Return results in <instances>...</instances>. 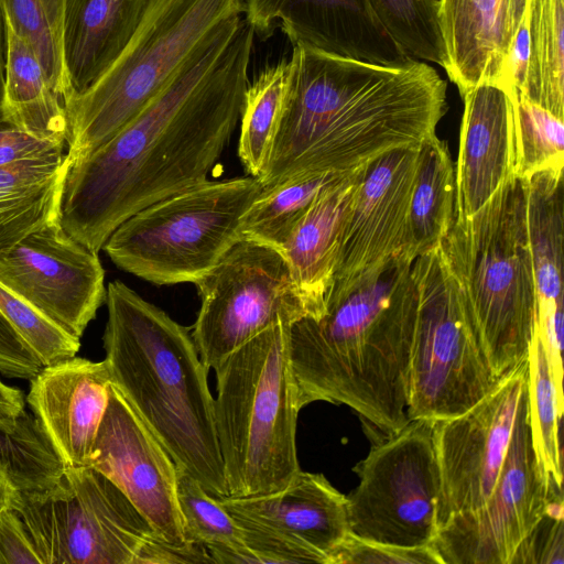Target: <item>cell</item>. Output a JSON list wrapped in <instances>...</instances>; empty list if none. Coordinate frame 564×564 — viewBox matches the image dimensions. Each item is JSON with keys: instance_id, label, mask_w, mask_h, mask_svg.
I'll use <instances>...</instances> for the list:
<instances>
[{"instance_id": "17", "label": "cell", "mask_w": 564, "mask_h": 564, "mask_svg": "<svg viewBox=\"0 0 564 564\" xmlns=\"http://www.w3.org/2000/svg\"><path fill=\"white\" fill-rule=\"evenodd\" d=\"M113 482L155 533L184 545L175 460L112 383L87 465Z\"/></svg>"}, {"instance_id": "39", "label": "cell", "mask_w": 564, "mask_h": 564, "mask_svg": "<svg viewBox=\"0 0 564 564\" xmlns=\"http://www.w3.org/2000/svg\"><path fill=\"white\" fill-rule=\"evenodd\" d=\"M563 564V491L554 479L546 512L519 546L511 564Z\"/></svg>"}, {"instance_id": "49", "label": "cell", "mask_w": 564, "mask_h": 564, "mask_svg": "<svg viewBox=\"0 0 564 564\" xmlns=\"http://www.w3.org/2000/svg\"><path fill=\"white\" fill-rule=\"evenodd\" d=\"M528 0H509L511 13H512V21H513V28L514 32L519 25V22L521 21V18L523 15V12L525 10Z\"/></svg>"}, {"instance_id": "23", "label": "cell", "mask_w": 564, "mask_h": 564, "mask_svg": "<svg viewBox=\"0 0 564 564\" xmlns=\"http://www.w3.org/2000/svg\"><path fill=\"white\" fill-rule=\"evenodd\" d=\"M149 0H66L64 106L95 85L134 35Z\"/></svg>"}, {"instance_id": "7", "label": "cell", "mask_w": 564, "mask_h": 564, "mask_svg": "<svg viewBox=\"0 0 564 564\" xmlns=\"http://www.w3.org/2000/svg\"><path fill=\"white\" fill-rule=\"evenodd\" d=\"M245 10L246 0H149L116 63L87 91L65 104L70 162L112 139Z\"/></svg>"}, {"instance_id": "16", "label": "cell", "mask_w": 564, "mask_h": 564, "mask_svg": "<svg viewBox=\"0 0 564 564\" xmlns=\"http://www.w3.org/2000/svg\"><path fill=\"white\" fill-rule=\"evenodd\" d=\"M420 148L397 149L366 165L343 227L325 302L345 296L404 253Z\"/></svg>"}, {"instance_id": "3", "label": "cell", "mask_w": 564, "mask_h": 564, "mask_svg": "<svg viewBox=\"0 0 564 564\" xmlns=\"http://www.w3.org/2000/svg\"><path fill=\"white\" fill-rule=\"evenodd\" d=\"M414 260L404 253L319 318L290 325L289 354L301 408L325 401L357 412L377 437L406 425L415 324Z\"/></svg>"}, {"instance_id": "13", "label": "cell", "mask_w": 564, "mask_h": 564, "mask_svg": "<svg viewBox=\"0 0 564 564\" xmlns=\"http://www.w3.org/2000/svg\"><path fill=\"white\" fill-rule=\"evenodd\" d=\"M552 479L533 446L525 390L490 497L481 507L453 516L436 532L432 546L443 564H511L546 512Z\"/></svg>"}, {"instance_id": "36", "label": "cell", "mask_w": 564, "mask_h": 564, "mask_svg": "<svg viewBox=\"0 0 564 564\" xmlns=\"http://www.w3.org/2000/svg\"><path fill=\"white\" fill-rule=\"evenodd\" d=\"M388 34L413 58L445 68L438 0H367Z\"/></svg>"}, {"instance_id": "32", "label": "cell", "mask_w": 564, "mask_h": 564, "mask_svg": "<svg viewBox=\"0 0 564 564\" xmlns=\"http://www.w3.org/2000/svg\"><path fill=\"white\" fill-rule=\"evenodd\" d=\"M289 61L265 68L247 87L240 115L238 155L250 176L262 173L276 131L288 85Z\"/></svg>"}, {"instance_id": "9", "label": "cell", "mask_w": 564, "mask_h": 564, "mask_svg": "<svg viewBox=\"0 0 564 564\" xmlns=\"http://www.w3.org/2000/svg\"><path fill=\"white\" fill-rule=\"evenodd\" d=\"M416 311L409 371V420L463 414L499 380L481 348L441 248L412 264Z\"/></svg>"}, {"instance_id": "25", "label": "cell", "mask_w": 564, "mask_h": 564, "mask_svg": "<svg viewBox=\"0 0 564 564\" xmlns=\"http://www.w3.org/2000/svg\"><path fill=\"white\" fill-rule=\"evenodd\" d=\"M70 164L61 151L0 166V252L58 218Z\"/></svg>"}, {"instance_id": "30", "label": "cell", "mask_w": 564, "mask_h": 564, "mask_svg": "<svg viewBox=\"0 0 564 564\" xmlns=\"http://www.w3.org/2000/svg\"><path fill=\"white\" fill-rule=\"evenodd\" d=\"M530 59L519 91L564 118V0H528Z\"/></svg>"}, {"instance_id": "41", "label": "cell", "mask_w": 564, "mask_h": 564, "mask_svg": "<svg viewBox=\"0 0 564 564\" xmlns=\"http://www.w3.org/2000/svg\"><path fill=\"white\" fill-rule=\"evenodd\" d=\"M534 332L545 350L550 371L561 402L563 398V303L535 307Z\"/></svg>"}, {"instance_id": "10", "label": "cell", "mask_w": 564, "mask_h": 564, "mask_svg": "<svg viewBox=\"0 0 564 564\" xmlns=\"http://www.w3.org/2000/svg\"><path fill=\"white\" fill-rule=\"evenodd\" d=\"M13 510L41 564H145L160 538L124 494L89 466L65 467L51 486L19 491Z\"/></svg>"}, {"instance_id": "5", "label": "cell", "mask_w": 564, "mask_h": 564, "mask_svg": "<svg viewBox=\"0 0 564 564\" xmlns=\"http://www.w3.org/2000/svg\"><path fill=\"white\" fill-rule=\"evenodd\" d=\"M440 248L500 380L527 361L534 333L524 180L508 181L470 217H453Z\"/></svg>"}, {"instance_id": "11", "label": "cell", "mask_w": 564, "mask_h": 564, "mask_svg": "<svg viewBox=\"0 0 564 564\" xmlns=\"http://www.w3.org/2000/svg\"><path fill=\"white\" fill-rule=\"evenodd\" d=\"M352 470L359 482L346 496L350 534L403 547L432 545L440 489L433 421L410 420L378 437Z\"/></svg>"}, {"instance_id": "44", "label": "cell", "mask_w": 564, "mask_h": 564, "mask_svg": "<svg viewBox=\"0 0 564 564\" xmlns=\"http://www.w3.org/2000/svg\"><path fill=\"white\" fill-rule=\"evenodd\" d=\"M61 151H66L65 144L35 138L7 120L0 123V166Z\"/></svg>"}, {"instance_id": "34", "label": "cell", "mask_w": 564, "mask_h": 564, "mask_svg": "<svg viewBox=\"0 0 564 564\" xmlns=\"http://www.w3.org/2000/svg\"><path fill=\"white\" fill-rule=\"evenodd\" d=\"M65 1L0 0L4 26L32 48L50 85L62 99L65 91L62 54Z\"/></svg>"}, {"instance_id": "38", "label": "cell", "mask_w": 564, "mask_h": 564, "mask_svg": "<svg viewBox=\"0 0 564 564\" xmlns=\"http://www.w3.org/2000/svg\"><path fill=\"white\" fill-rule=\"evenodd\" d=\"M0 313L43 366L76 356L80 339L70 335L0 282Z\"/></svg>"}, {"instance_id": "15", "label": "cell", "mask_w": 564, "mask_h": 564, "mask_svg": "<svg viewBox=\"0 0 564 564\" xmlns=\"http://www.w3.org/2000/svg\"><path fill=\"white\" fill-rule=\"evenodd\" d=\"M0 282L79 339L106 301L98 252L58 218L0 252Z\"/></svg>"}, {"instance_id": "21", "label": "cell", "mask_w": 564, "mask_h": 564, "mask_svg": "<svg viewBox=\"0 0 564 564\" xmlns=\"http://www.w3.org/2000/svg\"><path fill=\"white\" fill-rule=\"evenodd\" d=\"M219 500L234 518L311 551L322 564H330L349 533L347 498L323 474L300 470L280 490Z\"/></svg>"}, {"instance_id": "4", "label": "cell", "mask_w": 564, "mask_h": 564, "mask_svg": "<svg viewBox=\"0 0 564 564\" xmlns=\"http://www.w3.org/2000/svg\"><path fill=\"white\" fill-rule=\"evenodd\" d=\"M104 348L112 383L175 460L218 498L229 496L208 369L189 328L121 281L106 290Z\"/></svg>"}, {"instance_id": "20", "label": "cell", "mask_w": 564, "mask_h": 564, "mask_svg": "<svg viewBox=\"0 0 564 564\" xmlns=\"http://www.w3.org/2000/svg\"><path fill=\"white\" fill-rule=\"evenodd\" d=\"M30 381L26 402L64 467L86 466L110 399L107 361L74 356Z\"/></svg>"}, {"instance_id": "24", "label": "cell", "mask_w": 564, "mask_h": 564, "mask_svg": "<svg viewBox=\"0 0 564 564\" xmlns=\"http://www.w3.org/2000/svg\"><path fill=\"white\" fill-rule=\"evenodd\" d=\"M365 167L346 174L324 191L295 226L283 248L292 279L313 318H319L324 313L343 227Z\"/></svg>"}, {"instance_id": "1", "label": "cell", "mask_w": 564, "mask_h": 564, "mask_svg": "<svg viewBox=\"0 0 564 564\" xmlns=\"http://www.w3.org/2000/svg\"><path fill=\"white\" fill-rule=\"evenodd\" d=\"M253 29L228 22L112 139L65 177L59 223L99 252L142 208L207 178L241 115Z\"/></svg>"}, {"instance_id": "14", "label": "cell", "mask_w": 564, "mask_h": 564, "mask_svg": "<svg viewBox=\"0 0 564 564\" xmlns=\"http://www.w3.org/2000/svg\"><path fill=\"white\" fill-rule=\"evenodd\" d=\"M527 378L525 361L463 414L433 421L440 469L437 530L490 497L506 460Z\"/></svg>"}, {"instance_id": "31", "label": "cell", "mask_w": 564, "mask_h": 564, "mask_svg": "<svg viewBox=\"0 0 564 564\" xmlns=\"http://www.w3.org/2000/svg\"><path fill=\"white\" fill-rule=\"evenodd\" d=\"M177 503L185 541L205 546L213 563H236L245 550L241 527L218 498L181 469Z\"/></svg>"}, {"instance_id": "42", "label": "cell", "mask_w": 564, "mask_h": 564, "mask_svg": "<svg viewBox=\"0 0 564 564\" xmlns=\"http://www.w3.org/2000/svg\"><path fill=\"white\" fill-rule=\"evenodd\" d=\"M42 362L0 313V372L8 378L32 379Z\"/></svg>"}, {"instance_id": "48", "label": "cell", "mask_w": 564, "mask_h": 564, "mask_svg": "<svg viewBox=\"0 0 564 564\" xmlns=\"http://www.w3.org/2000/svg\"><path fill=\"white\" fill-rule=\"evenodd\" d=\"M4 66H6V33L4 22L0 12V123L4 121Z\"/></svg>"}, {"instance_id": "40", "label": "cell", "mask_w": 564, "mask_h": 564, "mask_svg": "<svg viewBox=\"0 0 564 564\" xmlns=\"http://www.w3.org/2000/svg\"><path fill=\"white\" fill-rule=\"evenodd\" d=\"M330 564H443L430 546L403 547L358 539L348 533L330 557Z\"/></svg>"}, {"instance_id": "37", "label": "cell", "mask_w": 564, "mask_h": 564, "mask_svg": "<svg viewBox=\"0 0 564 564\" xmlns=\"http://www.w3.org/2000/svg\"><path fill=\"white\" fill-rule=\"evenodd\" d=\"M516 176L528 178L534 173L564 165V118L532 102L516 89Z\"/></svg>"}, {"instance_id": "8", "label": "cell", "mask_w": 564, "mask_h": 564, "mask_svg": "<svg viewBox=\"0 0 564 564\" xmlns=\"http://www.w3.org/2000/svg\"><path fill=\"white\" fill-rule=\"evenodd\" d=\"M261 192L253 176L206 180L127 218L102 249L151 283H195L241 239L240 220Z\"/></svg>"}, {"instance_id": "12", "label": "cell", "mask_w": 564, "mask_h": 564, "mask_svg": "<svg viewBox=\"0 0 564 564\" xmlns=\"http://www.w3.org/2000/svg\"><path fill=\"white\" fill-rule=\"evenodd\" d=\"M194 284L202 305L192 337L208 370L273 324L308 316L283 253L251 240L237 241Z\"/></svg>"}, {"instance_id": "33", "label": "cell", "mask_w": 564, "mask_h": 564, "mask_svg": "<svg viewBox=\"0 0 564 564\" xmlns=\"http://www.w3.org/2000/svg\"><path fill=\"white\" fill-rule=\"evenodd\" d=\"M527 368L533 446L546 473L562 485L561 420L564 403L558 399L545 350L535 332L528 351Z\"/></svg>"}, {"instance_id": "35", "label": "cell", "mask_w": 564, "mask_h": 564, "mask_svg": "<svg viewBox=\"0 0 564 564\" xmlns=\"http://www.w3.org/2000/svg\"><path fill=\"white\" fill-rule=\"evenodd\" d=\"M0 468L24 491L51 486L65 467L40 422L24 411L14 429L0 427Z\"/></svg>"}, {"instance_id": "18", "label": "cell", "mask_w": 564, "mask_h": 564, "mask_svg": "<svg viewBox=\"0 0 564 564\" xmlns=\"http://www.w3.org/2000/svg\"><path fill=\"white\" fill-rule=\"evenodd\" d=\"M245 20L263 40L280 28L292 45L404 67L410 56L383 29L367 0H246Z\"/></svg>"}, {"instance_id": "46", "label": "cell", "mask_w": 564, "mask_h": 564, "mask_svg": "<svg viewBox=\"0 0 564 564\" xmlns=\"http://www.w3.org/2000/svg\"><path fill=\"white\" fill-rule=\"evenodd\" d=\"M25 411V399L21 390L0 380V427L14 429Z\"/></svg>"}, {"instance_id": "26", "label": "cell", "mask_w": 564, "mask_h": 564, "mask_svg": "<svg viewBox=\"0 0 564 564\" xmlns=\"http://www.w3.org/2000/svg\"><path fill=\"white\" fill-rule=\"evenodd\" d=\"M6 33L4 120L29 134L66 145L67 117L32 48L10 29Z\"/></svg>"}, {"instance_id": "43", "label": "cell", "mask_w": 564, "mask_h": 564, "mask_svg": "<svg viewBox=\"0 0 564 564\" xmlns=\"http://www.w3.org/2000/svg\"><path fill=\"white\" fill-rule=\"evenodd\" d=\"M0 564H41L30 534L18 513H0Z\"/></svg>"}, {"instance_id": "27", "label": "cell", "mask_w": 564, "mask_h": 564, "mask_svg": "<svg viewBox=\"0 0 564 564\" xmlns=\"http://www.w3.org/2000/svg\"><path fill=\"white\" fill-rule=\"evenodd\" d=\"M525 227L535 285V307L563 303V171L524 180Z\"/></svg>"}, {"instance_id": "22", "label": "cell", "mask_w": 564, "mask_h": 564, "mask_svg": "<svg viewBox=\"0 0 564 564\" xmlns=\"http://www.w3.org/2000/svg\"><path fill=\"white\" fill-rule=\"evenodd\" d=\"M445 72L460 97L482 83L506 80L514 34L509 0H438Z\"/></svg>"}, {"instance_id": "45", "label": "cell", "mask_w": 564, "mask_h": 564, "mask_svg": "<svg viewBox=\"0 0 564 564\" xmlns=\"http://www.w3.org/2000/svg\"><path fill=\"white\" fill-rule=\"evenodd\" d=\"M530 59L529 12L525 10L513 34L506 67V80L512 84L518 91L525 85L528 65Z\"/></svg>"}, {"instance_id": "19", "label": "cell", "mask_w": 564, "mask_h": 564, "mask_svg": "<svg viewBox=\"0 0 564 564\" xmlns=\"http://www.w3.org/2000/svg\"><path fill=\"white\" fill-rule=\"evenodd\" d=\"M516 87L482 83L463 97L454 217L467 218L516 177Z\"/></svg>"}, {"instance_id": "29", "label": "cell", "mask_w": 564, "mask_h": 564, "mask_svg": "<svg viewBox=\"0 0 564 564\" xmlns=\"http://www.w3.org/2000/svg\"><path fill=\"white\" fill-rule=\"evenodd\" d=\"M345 175L299 174L262 191L240 220V238L282 252L291 232L312 204Z\"/></svg>"}, {"instance_id": "6", "label": "cell", "mask_w": 564, "mask_h": 564, "mask_svg": "<svg viewBox=\"0 0 564 564\" xmlns=\"http://www.w3.org/2000/svg\"><path fill=\"white\" fill-rule=\"evenodd\" d=\"M281 321L239 346L216 368L215 426L228 494L263 495L301 470L296 452L299 393Z\"/></svg>"}, {"instance_id": "2", "label": "cell", "mask_w": 564, "mask_h": 564, "mask_svg": "<svg viewBox=\"0 0 564 564\" xmlns=\"http://www.w3.org/2000/svg\"><path fill=\"white\" fill-rule=\"evenodd\" d=\"M262 191L299 174H347L421 147L447 111V84L425 62L391 67L293 45Z\"/></svg>"}, {"instance_id": "47", "label": "cell", "mask_w": 564, "mask_h": 564, "mask_svg": "<svg viewBox=\"0 0 564 564\" xmlns=\"http://www.w3.org/2000/svg\"><path fill=\"white\" fill-rule=\"evenodd\" d=\"M19 491L10 476L0 468V513L13 509Z\"/></svg>"}, {"instance_id": "28", "label": "cell", "mask_w": 564, "mask_h": 564, "mask_svg": "<svg viewBox=\"0 0 564 564\" xmlns=\"http://www.w3.org/2000/svg\"><path fill=\"white\" fill-rule=\"evenodd\" d=\"M455 203V167L445 141L431 137L420 148L404 254L415 260L441 246Z\"/></svg>"}]
</instances>
